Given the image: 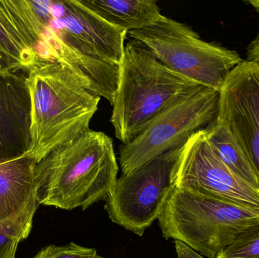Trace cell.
I'll list each match as a JSON object with an SVG mask.
<instances>
[{
	"label": "cell",
	"instance_id": "cell-5",
	"mask_svg": "<svg viewBox=\"0 0 259 258\" xmlns=\"http://www.w3.org/2000/svg\"><path fill=\"white\" fill-rule=\"evenodd\" d=\"M127 34L172 71L219 92L243 61L237 51L203 40L188 26L164 15Z\"/></svg>",
	"mask_w": 259,
	"mask_h": 258
},
{
	"label": "cell",
	"instance_id": "cell-18",
	"mask_svg": "<svg viewBox=\"0 0 259 258\" xmlns=\"http://www.w3.org/2000/svg\"><path fill=\"white\" fill-rule=\"evenodd\" d=\"M34 258H104L97 254L94 248H86L77 244L56 246L49 245L42 248Z\"/></svg>",
	"mask_w": 259,
	"mask_h": 258
},
{
	"label": "cell",
	"instance_id": "cell-20",
	"mask_svg": "<svg viewBox=\"0 0 259 258\" xmlns=\"http://www.w3.org/2000/svg\"><path fill=\"white\" fill-rule=\"evenodd\" d=\"M24 70V66L18 61L9 56L3 48H0V71L1 72L16 73Z\"/></svg>",
	"mask_w": 259,
	"mask_h": 258
},
{
	"label": "cell",
	"instance_id": "cell-11",
	"mask_svg": "<svg viewBox=\"0 0 259 258\" xmlns=\"http://www.w3.org/2000/svg\"><path fill=\"white\" fill-rule=\"evenodd\" d=\"M32 101L27 77L0 71V164L30 154Z\"/></svg>",
	"mask_w": 259,
	"mask_h": 258
},
{
	"label": "cell",
	"instance_id": "cell-8",
	"mask_svg": "<svg viewBox=\"0 0 259 258\" xmlns=\"http://www.w3.org/2000/svg\"><path fill=\"white\" fill-rule=\"evenodd\" d=\"M175 187L207 195L259 213V191L233 173L220 159L206 129L185 142L175 162Z\"/></svg>",
	"mask_w": 259,
	"mask_h": 258
},
{
	"label": "cell",
	"instance_id": "cell-23",
	"mask_svg": "<svg viewBox=\"0 0 259 258\" xmlns=\"http://www.w3.org/2000/svg\"><path fill=\"white\" fill-rule=\"evenodd\" d=\"M248 3L252 5L255 9L259 11V0H252V1H249Z\"/></svg>",
	"mask_w": 259,
	"mask_h": 258
},
{
	"label": "cell",
	"instance_id": "cell-12",
	"mask_svg": "<svg viewBox=\"0 0 259 258\" xmlns=\"http://www.w3.org/2000/svg\"><path fill=\"white\" fill-rule=\"evenodd\" d=\"M49 21L104 60L121 64L127 32L102 19L80 0H51Z\"/></svg>",
	"mask_w": 259,
	"mask_h": 258
},
{
	"label": "cell",
	"instance_id": "cell-9",
	"mask_svg": "<svg viewBox=\"0 0 259 258\" xmlns=\"http://www.w3.org/2000/svg\"><path fill=\"white\" fill-rule=\"evenodd\" d=\"M231 132L259 175V64L243 60L219 91L216 118Z\"/></svg>",
	"mask_w": 259,
	"mask_h": 258
},
{
	"label": "cell",
	"instance_id": "cell-10",
	"mask_svg": "<svg viewBox=\"0 0 259 258\" xmlns=\"http://www.w3.org/2000/svg\"><path fill=\"white\" fill-rule=\"evenodd\" d=\"M48 18L44 23L42 57L59 62L85 88L113 105L120 65L102 59L83 42L50 22Z\"/></svg>",
	"mask_w": 259,
	"mask_h": 258
},
{
	"label": "cell",
	"instance_id": "cell-7",
	"mask_svg": "<svg viewBox=\"0 0 259 258\" xmlns=\"http://www.w3.org/2000/svg\"><path fill=\"white\" fill-rule=\"evenodd\" d=\"M181 148L170 150L117 180L105 205L112 222L142 236L158 220L175 187L174 168Z\"/></svg>",
	"mask_w": 259,
	"mask_h": 258
},
{
	"label": "cell",
	"instance_id": "cell-21",
	"mask_svg": "<svg viewBox=\"0 0 259 258\" xmlns=\"http://www.w3.org/2000/svg\"><path fill=\"white\" fill-rule=\"evenodd\" d=\"M175 246L178 258H205L179 241H175Z\"/></svg>",
	"mask_w": 259,
	"mask_h": 258
},
{
	"label": "cell",
	"instance_id": "cell-3",
	"mask_svg": "<svg viewBox=\"0 0 259 258\" xmlns=\"http://www.w3.org/2000/svg\"><path fill=\"white\" fill-rule=\"evenodd\" d=\"M172 71L150 50L131 39L124 47L110 121L123 145L160 113L202 88Z\"/></svg>",
	"mask_w": 259,
	"mask_h": 258
},
{
	"label": "cell",
	"instance_id": "cell-22",
	"mask_svg": "<svg viewBox=\"0 0 259 258\" xmlns=\"http://www.w3.org/2000/svg\"><path fill=\"white\" fill-rule=\"evenodd\" d=\"M247 60L259 64V32L247 48Z\"/></svg>",
	"mask_w": 259,
	"mask_h": 258
},
{
	"label": "cell",
	"instance_id": "cell-16",
	"mask_svg": "<svg viewBox=\"0 0 259 258\" xmlns=\"http://www.w3.org/2000/svg\"><path fill=\"white\" fill-rule=\"evenodd\" d=\"M205 129L213 148L227 167L259 191V175L256 170L226 126L215 118Z\"/></svg>",
	"mask_w": 259,
	"mask_h": 258
},
{
	"label": "cell",
	"instance_id": "cell-6",
	"mask_svg": "<svg viewBox=\"0 0 259 258\" xmlns=\"http://www.w3.org/2000/svg\"><path fill=\"white\" fill-rule=\"evenodd\" d=\"M219 98L218 91L202 86L157 115L131 142L120 147L123 174L183 146L192 135L208 127L217 116Z\"/></svg>",
	"mask_w": 259,
	"mask_h": 258
},
{
	"label": "cell",
	"instance_id": "cell-19",
	"mask_svg": "<svg viewBox=\"0 0 259 258\" xmlns=\"http://www.w3.org/2000/svg\"><path fill=\"white\" fill-rule=\"evenodd\" d=\"M216 258H259V232L239 239Z\"/></svg>",
	"mask_w": 259,
	"mask_h": 258
},
{
	"label": "cell",
	"instance_id": "cell-15",
	"mask_svg": "<svg viewBox=\"0 0 259 258\" xmlns=\"http://www.w3.org/2000/svg\"><path fill=\"white\" fill-rule=\"evenodd\" d=\"M80 3L111 25L124 31L150 25L162 14L155 0H80Z\"/></svg>",
	"mask_w": 259,
	"mask_h": 258
},
{
	"label": "cell",
	"instance_id": "cell-17",
	"mask_svg": "<svg viewBox=\"0 0 259 258\" xmlns=\"http://www.w3.org/2000/svg\"><path fill=\"white\" fill-rule=\"evenodd\" d=\"M36 209L0 223V258H15L18 244L28 237Z\"/></svg>",
	"mask_w": 259,
	"mask_h": 258
},
{
	"label": "cell",
	"instance_id": "cell-13",
	"mask_svg": "<svg viewBox=\"0 0 259 258\" xmlns=\"http://www.w3.org/2000/svg\"><path fill=\"white\" fill-rule=\"evenodd\" d=\"M44 27L30 0H0V48L31 69L41 59Z\"/></svg>",
	"mask_w": 259,
	"mask_h": 258
},
{
	"label": "cell",
	"instance_id": "cell-1",
	"mask_svg": "<svg viewBox=\"0 0 259 258\" xmlns=\"http://www.w3.org/2000/svg\"><path fill=\"white\" fill-rule=\"evenodd\" d=\"M113 140L89 130L47 154L35 168L39 204L65 210L106 201L118 180Z\"/></svg>",
	"mask_w": 259,
	"mask_h": 258
},
{
	"label": "cell",
	"instance_id": "cell-2",
	"mask_svg": "<svg viewBox=\"0 0 259 258\" xmlns=\"http://www.w3.org/2000/svg\"><path fill=\"white\" fill-rule=\"evenodd\" d=\"M27 73L32 101L30 154L39 163L53 150L90 130L101 98L53 59H41Z\"/></svg>",
	"mask_w": 259,
	"mask_h": 258
},
{
	"label": "cell",
	"instance_id": "cell-14",
	"mask_svg": "<svg viewBox=\"0 0 259 258\" xmlns=\"http://www.w3.org/2000/svg\"><path fill=\"white\" fill-rule=\"evenodd\" d=\"M36 164L30 154L0 164V223L37 209Z\"/></svg>",
	"mask_w": 259,
	"mask_h": 258
},
{
	"label": "cell",
	"instance_id": "cell-4",
	"mask_svg": "<svg viewBox=\"0 0 259 258\" xmlns=\"http://www.w3.org/2000/svg\"><path fill=\"white\" fill-rule=\"evenodd\" d=\"M163 236L216 258L239 239L259 232V213L174 187L158 218Z\"/></svg>",
	"mask_w": 259,
	"mask_h": 258
}]
</instances>
